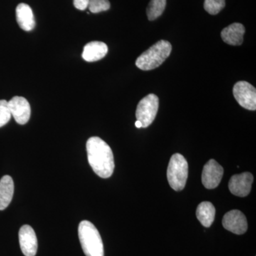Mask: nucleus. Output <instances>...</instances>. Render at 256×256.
Segmentation results:
<instances>
[{
    "label": "nucleus",
    "instance_id": "nucleus-5",
    "mask_svg": "<svg viewBox=\"0 0 256 256\" xmlns=\"http://www.w3.org/2000/svg\"><path fill=\"white\" fill-rule=\"evenodd\" d=\"M159 108V98L154 94L143 98L138 104L136 110L137 120L142 124V128H148L156 119Z\"/></svg>",
    "mask_w": 256,
    "mask_h": 256
},
{
    "label": "nucleus",
    "instance_id": "nucleus-20",
    "mask_svg": "<svg viewBox=\"0 0 256 256\" xmlns=\"http://www.w3.org/2000/svg\"><path fill=\"white\" fill-rule=\"evenodd\" d=\"M11 117V112L8 107V101L0 100V128L9 122Z\"/></svg>",
    "mask_w": 256,
    "mask_h": 256
},
{
    "label": "nucleus",
    "instance_id": "nucleus-15",
    "mask_svg": "<svg viewBox=\"0 0 256 256\" xmlns=\"http://www.w3.org/2000/svg\"><path fill=\"white\" fill-rule=\"evenodd\" d=\"M14 185L12 178L5 175L0 180V210L9 206L14 195Z\"/></svg>",
    "mask_w": 256,
    "mask_h": 256
},
{
    "label": "nucleus",
    "instance_id": "nucleus-3",
    "mask_svg": "<svg viewBox=\"0 0 256 256\" xmlns=\"http://www.w3.org/2000/svg\"><path fill=\"white\" fill-rule=\"evenodd\" d=\"M172 48L169 42L160 40L138 57L136 66L143 70L158 68L169 57Z\"/></svg>",
    "mask_w": 256,
    "mask_h": 256
},
{
    "label": "nucleus",
    "instance_id": "nucleus-6",
    "mask_svg": "<svg viewBox=\"0 0 256 256\" xmlns=\"http://www.w3.org/2000/svg\"><path fill=\"white\" fill-rule=\"evenodd\" d=\"M234 96L239 105L249 110H256V88L246 82H239L234 85Z\"/></svg>",
    "mask_w": 256,
    "mask_h": 256
},
{
    "label": "nucleus",
    "instance_id": "nucleus-2",
    "mask_svg": "<svg viewBox=\"0 0 256 256\" xmlns=\"http://www.w3.org/2000/svg\"><path fill=\"white\" fill-rule=\"evenodd\" d=\"M78 237L86 256H104V244L100 233L92 222H80L78 226Z\"/></svg>",
    "mask_w": 256,
    "mask_h": 256
},
{
    "label": "nucleus",
    "instance_id": "nucleus-18",
    "mask_svg": "<svg viewBox=\"0 0 256 256\" xmlns=\"http://www.w3.org/2000/svg\"><path fill=\"white\" fill-rule=\"evenodd\" d=\"M225 0H205L204 8L208 14L216 15L225 8Z\"/></svg>",
    "mask_w": 256,
    "mask_h": 256
},
{
    "label": "nucleus",
    "instance_id": "nucleus-7",
    "mask_svg": "<svg viewBox=\"0 0 256 256\" xmlns=\"http://www.w3.org/2000/svg\"><path fill=\"white\" fill-rule=\"evenodd\" d=\"M224 168L214 160H210L204 166L202 182L205 188L213 190L220 185L224 176Z\"/></svg>",
    "mask_w": 256,
    "mask_h": 256
},
{
    "label": "nucleus",
    "instance_id": "nucleus-19",
    "mask_svg": "<svg viewBox=\"0 0 256 256\" xmlns=\"http://www.w3.org/2000/svg\"><path fill=\"white\" fill-rule=\"evenodd\" d=\"M110 8V4L108 0H90L88 8L90 12L96 14L101 12L107 11Z\"/></svg>",
    "mask_w": 256,
    "mask_h": 256
},
{
    "label": "nucleus",
    "instance_id": "nucleus-22",
    "mask_svg": "<svg viewBox=\"0 0 256 256\" xmlns=\"http://www.w3.org/2000/svg\"><path fill=\"white\" fill-rule=\"evenodd\" d=\"M136 128H142V124H141V122H140V121L137 120L136 122Z\"/></svg>",
    "mask_w": 256,
    "mask_h": 256
},
{
    "label": "nucleus",
    "instance_id": "nucleus-21",
    "mask_svg": "<svg viewBox=\"0 0 256 256\" xmlns=\"http://www.w3.org/2000/svg\"><path fill=\"white\" fill-rule=\"evenodd\" d=\"M90 0H74V5L77 10H85L88 8Z\"/></svg>",
    "mask_w": 256,
    "mask_h": 256
},
{
    "label": "nucleus",
    "instance_id": "nucleus-16",
    "mask_svg": "<svg viewBox=\"0 0 256 256\" xmlns=\"http://www.w3.org/2000/svg\"><path fill=\"white\" fill-rule=\"evenodd\" d=\"M215 207L210 202H204L196 208V215L202 226L208 228L215 218Z\"/></svg>",
    "mask_w": 256,
    "mask_h": 256
},
{
    "label": "nucleus",
    "instance_id": "nucleus-10",
    "mask_svg": "<svg viewBox=\"0 0 256 256\" xmlns=\"http://www.w3.org/2000/svg\"><path fill=\"white\" fill-rule=\"evenodd\" d=\"M252 182L254 176L252 173L244 172L235 174L229 181L228 188L235 196L245 197L252 191Z\"/></svg>",
    "mask_w": 256,
    "mask_h": 256
},
{
    "label": "nucleus",
    "instance_id": "nucleus-9",
    "mask_svg": "<svg viewBox=\"0 0 256 256\" xmlns=\"http://www.w3.org/2000/svg\"><path fill=\"white\" fill-rule=\"evenodd\" d=\"M8 107L12 116L18 124H24L28 122L31 116V107L26 98L15 96L8 101Z\"/></svg>",
    "mask_w": 256,
    "mask_h": 256
},
{
    "label": "nucleus",
    "instance_id": "nucleus-8",
    "mask_svg": "<svg viewBox=\"0 0 256 256\" xmlns=\"http://www.w3.org/2000/svg\"><path fill=\"white\" fill-rule=\"evenodd\" d=\"M223 226L226 230L237 235H242L248 230L246 217L239 210H232L224 215Z\"/></svg>",
    "mask_w": 256,
    "mask_h": 256
},
{
    "label": "nucleus",
    "instance_id": "nucleus-12",
    "mask_svg": "<svg viewBox=\"0 0 256 256\" xmlns=\"http://www.w3.org/2000/svg\"><path fill=\"white\" fill-rule=\"evenodd\" d=\"M245 28L240 23H234L222 30L220 36L225 43L232 46H239L244 42Z\"/></svg>",
    "mask_w": 256,
    "mask_h": 256
},
{
    "label": "nucleus",
    "instance_id": "nucleus-4",
    "mask_svg": "<svg viewBox=\"0 0 256 256\" xmlns=\"http://www.w3.org/2000/svg\"><path fill=\"white\" fill-rule=\"evenodd\" d=\"M188 172V163L184 156L178 153L173 154L166 172L170 186L175 191H182L186 185Z\"/></svg>",
    "mask_w": 256,
    "mask_h": 256
},
{
    "label": "nucleus",
    "instance_id": "nucleus-14",
    "mask_svg": "<svg viewBox=\"0 0 256 256\" xmlns=\"http://www.w3.org/2000/svg\"><path fill=\"white\" fill-rule=\"evenodd\" d=\"M16 18L18 26L26 32L34 30L36 25L32 8L28 4L21 3L16 9Z\"/></svg>",
    "mask_w": 256,
    "mask_h": 256
},
{
    "label": "nucleus",
    "instance_id": "nucleus-1",
    "mask_svg": "<svg viewBox=\"0 0 256 256\" xmlns=\"http://www.w3.org/2000/svg\"><path fill=\"white\" fill-rule=\"evenodd\" d=\"M88 160L94 172L101 178L112 176L114 156L110 146L98 137H92L86 142Z\"/></svg>",
    "mask_w": 256,
    "mask_h": 256
},
{
    "label": "nucleus",
    "instance_id": "nucleus-17",
    "mask_svg": "<svg viewBox=\"0 0 256 256\" xmlns=\"http://www.w3.org/2000/svg\"><path fill=\"white\" fill-rule=\"evenodd\" d=\"M166 0H151L146 8V14L150 21L156 20L162 14L166 8Z\"/></svg>",
    "mask_w": 256,
    "mask_h": 256
},
{
    "label": "nucleus",
    "instance_id": "nucleus-13",
    "mask_svg": "<svg viewBox=\"0 0 256 256\" xmlns=\"http://www.w3.org/2000/svg\"><path fill=\"white\" fill-rule=\"evenodd\" d=\"M108 50L107 45L104 42H92L84 46L82 57L86 62H97L106 56Z\"/></svg>",
    "mask_w": 256,
    "mask_h": 256
},
{
    "label": "nucleus",
    "instance_id": "nucleus-11",
    "mask_svg": "<svg viewBox=\"0 0 256 256\" xmlns=\"http://www.w3.org/2000/svg\"><path fill=\"white\" fill-rule=\"evenodd\" d=\"M20 248L25 256H35L38 248V242L34 230L28 225H24L18 232Z\"/></svg>",
    "mask_w": 256,
    "mask_h": 256
}]
</instances>
